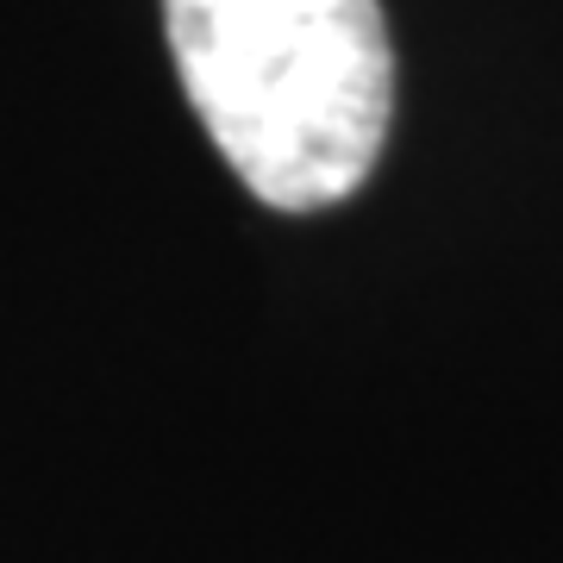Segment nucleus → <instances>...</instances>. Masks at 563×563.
Segmentation results:
<instances>
[{"label":"nucleus","mask_w":563,"mask_h":563,"mask_svg":"<svg viewBox=\"0 0 563 563\" xmlns=\"http://www.w3.org/2000/svg\"><path fill=\"white\" fill-rule=\"evenodd\" d=\"M181 88L263 207L320 213L357 195L395 120L376 0H163Z\"/></svg>","instance_id":"f257e3e1"}]
</instances>
